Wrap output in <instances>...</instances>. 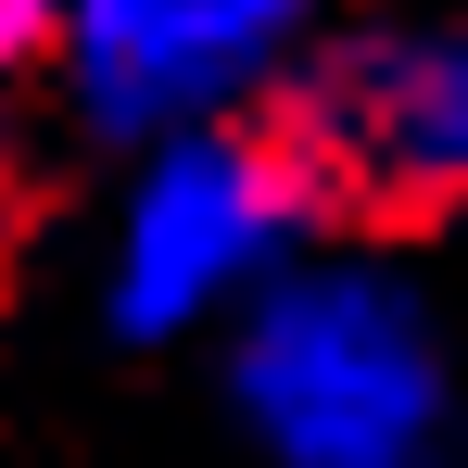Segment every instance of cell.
<instances>
[{
  "label": "cell",
  "mask_w": 468,
  "mask_h": 468,
  "mask_svg": "<svg viewBox=\"0 0 468 468\" xmlns=\"http://www.w3.org/2000/svg\"><path fill=\"white\" fill-rule=\"evenodd\" d=\"M240 392L292 468H443V380L380 279H279L240 342Z\"/></svg>",
  "instance_id": "obj_1"
},
{
  "label": "cell",
  "mask_w": 468,
  "mask_h": 468,
  "mask_svg": "<svg viewBox=\"0 0 468 468\" xmlns=\"http://www.w3.org/2000/svg\"><path fill=\"white\" fill-rule=\"evenodd\" d=\"M304 229V153L253 140V127H177L127 203V240H114V316L127 329H177V316L253 292Z\"/></svg>",
  "instance_id": "obj_2"
},
{
  "label": "cell",
  "mask_w": 468,
  "mask_h": 468,
  "mask_svg": "<svg viewBox=\"0 0 468 468\" xmlns=\"http://www.w3.org/2000/svg\"><path fill=\"white\" fill-rule=\"evenodd\" d=\"M316 0H77V89L101 127H203L304 38Z\"/></svg>",
  "instance_id": "obj_3"
},
{
  "label": "cell",
  "mask_w": 468,
  "mask_h": 468,
  "mask_svg": "<svg viewBox=\"0 0 468 468\" xmlns=\"http://www.w3.org/2000/svg\"><path fill=\"white\" fill-rule=\"evenodd\" d=\"M316 140H329V165H355L367 190H405V203L468 190V26L355 51L316 89Z\"/></svg>",
  "instance_id": "obj_4"
},
{
  "label": "cell",
  "mask_w": 468,
  "mask_h": 468,
  "mask_svg": "<svg viewBox=\"0 0 468 468\" xmlns=\"http://www.w3.org/2000/svg\"><path fill=\"white\" fill-rule=\"evenodd\" d=\"M64 13H77V0H0V64H26V51H38Z\"/></svg>",
  "instance_id": "obj_5"
},
{
  "label": "cell",
  "mask_w": 468,
  "mask_h": 468,
  "mask_svg": "<svg viewBox=\"0 0 468 468\" xmlns=\"http://www.w3.org/2000/svg\"><path fill=\"white\" fill-rule=\"evenodd\" d=\"M0 240H13V153H0Z\"/></svg>",
  "instance_id": "obj_6"
}]
</instances>
